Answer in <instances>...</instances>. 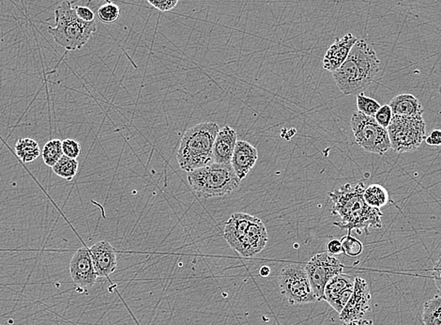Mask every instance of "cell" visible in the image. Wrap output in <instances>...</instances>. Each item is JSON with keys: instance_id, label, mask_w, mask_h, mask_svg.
<instances>
[{"instance_id": "7", "label": "cell", "mask_w": 441, "mask_h": 325, "mask_svg": "<svg viewBox=\"0 0 441 325\" xmlns=\"http://www.w3.org/2000/svg\"><path fill=\"white\" fill-rule=\"evenodd\" d=\"M350 125L356 143L367 153L384 156L391 149L387 129L380 127L375 118L356 111L351 117Z\"/></svg>"}, {"instance_id": "8", "label": "cell", "mask_w": 441, "mask_h": 325, "mask_svg": "<svg viewBox=\"0 0 441 325\" xmlns=\"http://www.w3.org/2000/svg\"><path fill=\"white\" fill-rule=\"evenodd\" d=\"M278 281L281 293L291 305H306L317 301L306 270L300 264L283 266Z\"/></svg>"}, {"instance_id": "32", "label": "cell", "mask_w": 441, "mask_h": 325, "mask_svg": "<svg viewBox=\"0 0 441 325\" xmlns=\"http://www.w3.org/2000/svg\"><path fill=\"white\" fill-rule=\"evenodd\" d=\"M425 143L433 147L441 146V130H433L430 135L425 138Z\"/></svg>"}, {"instance_id": "3", "label": "cell", "mask_w": 441, "mask_h": 325, "mask_svg": "<svg viewBox=\"0 0 441 325\" xmlns=\"http://www.w3.org/2000/svg\"><path fill=\"white\" fill-rule=\"evenodd\" d=\"M219 130L216 122H202L183 135L177 156L181 169L189 173L214 162V141Z\"/></svg>"}, {"instance_id": "17", "label": "cell", "mask_w": 441, "mask_h": 325, "mask_svg": "<svg viewBox=\"0 0 441 325\" xmlns=\"http://www.w3.org/2000/svg\"><path fill=\"white\" fill-rule=\"evenodd\" d=\"M237 140V132L233 128L224 127L220 129L214 141V162L231 164Z\"/></svg>"}, {"instance_id": "36", "label": "cell", "mask_w": 441, "mask_h": 325, "mask_svg": "<svg viewBox=\"0 0 441 325\" xmlns=\"http://www.w3.org/2000/svg\"><path fill=\"white\" fill-rule=\"evenodd\" d=\"M259 275L262 277H268L270 275V268L269 266H262L261 270H259Z\"/></svg>"}, {"instance_id": "29", "label": "cell", "mask_w": 441, "mask_h": 325, "mask_svg": "<svg viewBox=\"0 0 441 325\" xmlns=\"http://www.w3.org/2000/svg\"><path fill=\"white\" fill-rule=\"evenodd\" d=\"M374 118L380 127H384L387 129L393 118L392 109H391L388 104L380 106L379 111L377 112V114L375 115Z\"/></svg>"}, {"instance_id": "4", "label": "cell", "mask_w": 441, "mask_h": 325, "mask_svg": "<svg viewBox=\"0 0 441 325\" xmlns=\"http://www.w3.org/2000/svg\"><path fill=\"white\" fill-rule=\"evenodd\" d=\"M55 26H49L48 32L55 41L68 51L82 48L95 32V21L85 22L77 17L75 8L70 1H64L55 12Z\"/></svg>"}, {"instance_id": "27", "label": "cell", "mask_w": 441, "mask_h": 325, "mask_svg": "<svg viewBox=\"0 0 441 325\" xmlns=\"http://www.w3.org/2000/svg\"><path fill=\"white\" fill-rule=\"evenodd\" d=\"M97 15L102 23L112 24L119 19L120 10L118 5L112 3V2H107L99 8Z\"/></svg>"}, {"instance_id": "21", "label": "cell", "mask_w": 441, "mask_h": 325, "mask_svg": "<svg viewBox=\"0 0 441 325\" xmlns=\"http://www.w3.org/2000/svg\"><path fill=\"white\" fill-rule=\"evenodd\" d=\"M364 198L370 207L382 209L390 203V195L388 191L380 185H371L366 188Z\"/></svg>"}, {"instance_id": "24", "label": "cell", "mask_w": 441, "mask_h": 325, "mask_svg": "<svg viewBox=\"0 0 441 325\" xmlns=\"http://www.w3.org/2000/svg\"><path fill=\"white\" fill-rule=\"evenodd\" d=\"M62 156V141L59 140L48 141L41 151V157L47 167H53Z\"/></svg>"}, {"instance_id": "35", "label": "cell", "mask_w": 441, "mask_h": 325, "mask_svg": "<svg viewBox=\"0 0 441 325\" xmlns=\"http://www.w3.org/2000/svg\"><path fill=\"white\" fill-rule=\"evenodd\" d=\"M343 325H375L374 322L369 319H358V321H353L349 322H344Z\"/></svg>"}, {"instance_id": "13", "label": "cell", "mask_w": 441, "mask_h": 325, "mask_svg": "<svg viewBox=\"0 0 441 325\" xmlns=\"http://www.w3.org/2000/svg\"><path fill=\"white\" fill-rule=\"evenodd\" d=\"M355 279V277L343 272L332 277L325 287L323 300L341 313L353 295Z\"/></svg>"}, {"instance_id": "22", "label": "cell", "mask_w": 441, "mask_h": 325, "mask_svg": "<svg viewBox=\"0 0 441 325\" xmlns=\"http://www.w3.org/2000/svg\"><path fill=\"white\" fill-rule=\"evenodd\" d=\"M422 322L424 325H441V295L424 304Z\"/></svg>"}, {"instance_id": "19", "label": "cell", "mask_w": 441, "mask_h": 325, "mask_svg": "<svg viewBox=\"0 0 441 325\" xmlns=\"http://www.w3.org/2000/svg\"><path fill=\"white\" fill-rule=\"evenodd\" d=\"M268 241L266 227L259 217L254 216L249 226L248 258L261 253L266 248Z\"/></svg>"}, {"instance_id": "6", "label": "cell", "mask_w": 441, "mask_h": 325, "mask_svg": "<svg viewBox=\"0 0 441 325\" xmlns=\"http://www.w3.org/2000/svg\"><path fill=\"white\" fill-rule=\"evenodd\" d=\"M387 131L391 149L397 154L416 151L426 138V125L422 116H393Z\"/></svg>"}, {"instance_id": "2", "label": "cell", "mask_w": 441, "mask_h": 325, "mask_svg": "<svg viewBox=\"0 0 441 325\" xmlns=\"http://www.w3.org/2000/svg\"><path fill=\"white\" fill-rule=\"evenodd\" d=\"M379 71L380 60L374 48L359 39L346 62L332 72V77L341 93L349 95L368 89Z\"/></svg>"}, {"instance_id": "20", "label": "cell", "mask_w": 441, "mask_h": 325, "mask_svg": "<svg viewBox=\"0 0 441 325\" xmlns=\"http://www.w3.org/2000/svg\"><path fill=\"white\" fill-rule=\"evenodd\" d=\"M15 153L23 162L35 161L41 156L40 146L32 138H20L15 144Z\"/></svg>"}, {"instance_id": "26", "label": "cell", "mask_w": 441, "mask_h": 325, "mask_svg": "<svg viewBox=\"0 0 441 325\" xmlns=\"http://www.w3.org/2000/svg\"><path fill=\"white\" fill-rule=\"evenodd\" d=\"M340 242L343 253L346 256L358 257L364 250V245H362L361 241L353 237L350 234L344 236Z\"/></svg>"}, {"instance_id": "15", "label": "cell", "mask_w": 441, "mask_h": 325, "mask_svg": "<svg viewBox=\"0 0 441 325\" xmlns=\"http://www.w3.org/2000/svg\"><path fill=\"white\" fill-rule=\"evenodd\" d=\"M359 39L353 34L348 33L342 38L336 39L323 57V68L328 72H335L348 59L354 44Z\"/></svg>"}, {"instance_id": "5", "label": "cell", "mask_w": 441, "mask_h": 325, "mask_svg": "<svg viewBox=\"0 0 441 325\" xmlns=\"http://www.w3.org/2000/svg\"><path fill=\"white\" fill-rule=\"evenodd\" d=\"M188 182L200 198H219L230 195L240 186L241 180L231 164L212 162L188 173Z\"/></svg>"}, {"instance_id": "34", "label": "cell", "mask_w": 441, "mask_h": 325, "mask_svg": "<svg viewBox=\"0 0 441 325\" xmlns=\"http://www.w3.org/2000/svg\"><path fill=\"white\" fill-rule=\"evenodd\" d=\"M327 251L328 253L332 254V255L335 256L340 255L341 253H343L342 245H341L340 241L332 240L330 242L328 243Z\"/></svg>"}, {"instance_id": "28", "label": "cell", "mask_w": 441, "mask_h": 325, "mask_svg": "<svg viewBox=\"0 0 441 325\" xmlns=\"http://www.w3.org/2000/svg\"><path fill=\"white\" fill-rule=\"evenodd\" d=\"M63 156L70 157V158L77 159L80 156L81 145L79 142L75 140H64L62 141Z\"/></svg>"}, {"instance_id": "31", "label": "cell", "mask_w": 441, "mask_h": 325, "mask_svg": "<svg viewBox=\"0 0 441 325\" xmlns=\"http://www.w3.org/2000/svg\"><path fill=\"white\" fill-rule=\"evenodd\" d=\"M75 12L77 17L85 22H93L94 21V12L88 7H75Z\"/></svg>"}, {"instance_id": "23", "label": "cell", "mask_w": 441, "mask_h": 325, "mask_svg": "<svg viewBox=\"0 0 441 325\" xmlns=\"http://www.w3.org/2000/svg\"><path fill=\"white\" fill-rule=\"evenodd\" d=\"M78 167H79V164H78L77 160L63 156L59 162L52 167V170L57 176L64 180H72L77 174Z\"/></svg>"}, {"instance_id": "1", "label": "cell", "mask_w": 441, "mask_h": 325, "mask_svg": "<svg viewBox=\"0 0 441 325\" xmlns=\"http://www.w3.org/2000/svg\"><path fill=\"white\" fill-rule=\"evenodd\" d=\"M366 185L364 183H346L337 189L330 191L332 214L339 217L341 221L335 226L346 230L348 234L355 230L358 234L368 235L370 229H382L383 216L379 209L370 207L364 198Z\"/></svg>"}, {"instance_id": "25", "label": "cell", "mask_w": 441, "mask_h": 325, "mask_svg": "<svg viewBox=\"0 0 441 325\" xmlns=\"http://www.w3.org/2000/svg\"><path fill=\"white\" fill-rule=\"evenodd\" d=\"M357 107L362 114L374 118L380 109V104L375 99L370 98L361 93L357 95Z\"/></svg>"}, {"instance_id": "18", "label": "cell", "mask_w": 441, "mask_h": 325, "mask_svg": "<svg viewBox=\"0 0 441 325\" xmlns=\"http://www.w3.org/2000/svg\"><path fill=\"white\" fill-rule=\"evenodd\" d=\"M388 106L392 109L393 116L413 118L424 113L421 101L412 94H399L391 100Z\"/></svg>"}, {"instance_id": "12", "label": "cell", "mask_w": 441, "mask_h": 325, "mask_svg": "<svg viewBox=\"0 0 441 325\" xmlns=\"http://www.w3.org/2000/svg\"><path fill=\"white\" fill-rule=\"evenodd\" d=\"M371 299L368 283L362 277H356L353 295L339 313L341 321L349 322L364 318L370 309Z\"/></svg>"}, {"instance_id": "33", "label": "cell", "mask_w": 441, "mask_h": 325, "mask_svg": "<svg viewBox=\"0 0 441 325\" xmlns=\"http://www.w3.org/2000/svg\"><path fill=\"white\" fill-rule=\"evenodd\" d=\"M433 279H434L435 284L441 295V257L435 262L434 268H433Z\"/></svg>"}, {"instance_id": "14", "label": "cell", "mask_w": 441, "mask_h": 325, "mask_svg": "<svg viewBox=\"0 0 441 325\" xmlns=\"http://www.w3.org/2000/svg\"><path fill=\"white\" fill-rule=\"evenodd\" d=\"M89 249L98 277H109L117 268V251L107 241H100Z\"/></svg>"}, {"instance_id": "11", "label": "cell", "mask_w": 441, "mask_h": 325, "mask_svg": "<svg viewBox=\"0 0 441 325\" xmlns=\"http://www.w3.org/2000/svg\"><path fill=\"white\" fill-rule=\"evenodd\" d=\"M254 216L243 212L232 214L225 224L224 237L228 245L240 255L248 258L249 226Z\"/></svg>"}, {"instance_id": "9", "label": "cell", "mask_w": 441, "mask_h": 325, "mask_svg": "<svg viewBox=\"0 0 441 325\" xmlns=\"http://www.w3.org/2000/svg\"><path fill=\"white\" fill-rule=\"evenodd\" d=\"M310 283L313 288L317 301L324 298V290L327 283L332 277L342 274L344 266L335 255L330 253H319L310 259L306 267Z\"/></svg>"}, {"instance_id": "30", "label": "cell", "mask_w": 441, "mask_h": 325, "mask_svg": "<svg viewBox=\"0 0 441 325\" xmlns=\"http://www.w3.org/2000/svg\"><path fill=\"white\" fill-rule=\"evenodd\" d=\"M147 1L160 12H167L174 9L180 0H147Z\"/></svg>"}, {"instance_id": "10", "label": "cell", "mask_w": 441, "mask_h": 325, "mask_svg": "<svg viewBox=\"0 0 441 325\" xmlns=\"http://www.w3.org/2000/svg\"><path fill=\"white\" fill-rule=\"evenodd\" d=\"M70 275L78 292H84L93 288L98 279L88 248L75 251L70 261Z\"/></svg>"}, {"instance_id": "16", "label": "cell", "mask_w": 441, "mask_h": 325, "mask_svg": "<svg viewBox=\"0 0 441 325\" xmlns=\"http://www.w3.org/2000/svg\"><path fill=\"white\" fill-rule=\"evenodd\" d=\"M259 158L256 149L247 141L240 140L236 144L231 166L238 179L243 180L256 165Z\"/></svg>"}]
</instances>
